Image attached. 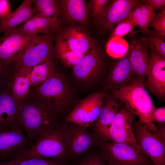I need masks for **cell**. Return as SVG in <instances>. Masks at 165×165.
<instances>
[{
    "label": "cell",
    "instance_id": "obj_6",
    "mask_svg": "<svg viewBox=\"0 0 165 165\" xmlns=\"http://www.w3.org/2000/svg\"><path fill=\"white\" fill-rule=\"evenodd\" d=\"M99 145L101 155L108 165H154L141 149L128 144L108 141Z\"/></svg>",
    "mask_w": 165,
    "mask_h": 165
},
{
    "label": "cell",
    "instance_id": "obj_16",
    "mask_svg": "<svg viewBox=\"0 0 165 165\" xmlns=\"http://www.w3.org/2000/svg\"><path fill=\"white\" fill-rule=\"evenodd\" d=\"M150 65L144 82L157 99L163 101L165 97V59L150 48Z\"/></svg>",
    "mask_w": 165,
    "mask_h": 165
},
{
    "label": "cell",
    "instance_id": "obj_39",
    "mask_svg": "<svg viewBox=\"0 0 165 165\" xmlns=\"http://www.w3.org/2000/svg\"><path fill=\"white\" fill-rule=\"evenodd\" d=\"M161 126L157 129V134L164 141H165V125H161Z\"/></svg>",
    "mask_w": 165,
    "mask_h": 165
},
{
    "label": "cell",
    "instance_id": "obj_8",
    "mask_svg": "<svg viewBox=\"0 0 165 165\" xmlns=\"http://www.w3.org/2000/svg\"><path fill=\"white\" fill-rule=\"evenodd\" d=\"M106 94L105 90L94 92L79 101L66 117V123L92 125L98 117Z\"/></svg>",
    "mask_w": 165,
    "mask_h": 165
},
{
    "label": "cell",
    "instance_id": "obj_29",
    "mask_svg": "<svg viewBox=\"0 0 165 165\" xmlns=\"http://www.w3.org/2000/svg\"><path fill=\"white\" fill-rule=\"evenodd\" d=\"M66 160L45 158H32L23 160L0 161V165H71Z\"/></svg>",
    "mask_w": 165,
    "mask_h": 165
},
{
    "label": "cell",
    "instance_id": "obj_14",
    "mask_svg": "<svg viewBox=\"0 0 165 165\" xmlns=\"http://www.w3.org/2000/svg\"><path fill=\"white\" fill-rule=\"evenodd\" d=\"M103 65L102 55L97 48L87 53L72 68L73 74L80 82L92 83L100 76Z\"/></svg>",
    "mask_w": 165,
    "mask_h": 165
},
{
    "label": "cell",
    "instance_id": "obj_36",
    "mask_svg": "<svg viewBox=\"0 0 165 165\" xmlns=\"http://www.w3.org/2000/svg\"><path fill=\"white\" fill-rule=\"evenodd\" d=\"M12 12L9 1L0 0V22L6 20Z\"/></svg>",
    "mask_w": 165,
    "mask_h": 165
},
{
    "label": "cell",
    "instance_id": "obj_25",
    "mask_svg": "<svg viewBox=\"0 0 165 165\" xmlns=\"http://www.w3.org/2000/svg\"><path fill=\"white\" fill-rule=\"evenodd\" d=\"M55 41L54 56L67 68H73L86 53L80 54L74 52L58 34L55 37Z\"/></svg>",
    "mask_w": 165,
    "mask_h": 165
},
{
    "label": "cell",
    "instance_id": "obj_21",
    "mask_svg": "<svg viewBox=\"0 0 165 165\" xmlns=\"http://www.w3.org/2000/svg\"><path fill=\"white\" fill-rule=\"evenodd\" d=\"M17 30L27 34L36 35L50 33L57 34L60 29V22L55 21L41 15L36 14L32 16Z\"/></svg>",
    "mask_w": 165,
    "mask_h": 165
},
{
    "label": "cell",
    "instance_id": "obj_28",
    "mask_svg": "<svg viewBox=\"0 0 165 165\" xmlns=\"http://www.w3.org/2000/svg\"><path fill=\"white\" fill-rule=\"evenodd\" d=\"M32 3L37 14L60 22L58 16L60 14V10L57 1L32 0Z\"/></svg>",
    "mask_w": 165,
    "mask_h": 165
},
{
    "label": "cell",
    "instance_id": "obj_4",
    "mask_svg": "<svg viewBox=\"0 0 165 165\" xmlns=\"http://www.w3.org/2000/svg\"><path fill=\"white\" fill-rule=\"evenodd\" d=\"M57 34L36 35L29 47L14 64L9 75L21 69L28 70L38 64L53 60V42Z\"/></svg>",
    "mask_w": 165,
    "mask_h": 165
},
{
    "label": "cell",
    "instance_id": "obj_13",
    "mask_svg": "<svg viewBox=\"0 0 165 165\" xmlns=\"http://www.w3.org/2000/svg\"><path fill=\"white\" fill-rule=\"evenodd\" d=\"M134 115L125 107L116 115L109 129L107 141L128 144L141 149L132 130Z\"/></svg>",
    "mask_w": 165,
    "mask_h": 165
},
{
    "label": "cell",
    "instance_id": "obj_41",
    "mask_svg": "<svg viewBox=\"0 0 165 165\" xmlns=\"http://www.w3.org/2000/svg\"></svg>",
    "mask_w": 165,
    "mask_h": 165
},
{
    "label": "cell",
    "instance_id": "obj_18",
    "mask_svg": "<svg viewBox=\"0 0 165 165\" xmlns=\"http://www.w3.org/2000/svg\"><path fill=\"white\" fill-rule=\"evenodd\" d=\"M119 108L117 99L111 94H106L98 117L94 123L96 135L101 141H107L109 129Z\"/></svg>",
    "mask_w": 165,
    "mask_h": 165
},
{
    "label": "cell",
    "instance_id": "obj_32",
    "mask_svg": "<svg viewBox=\"0 0 165 165\" xmlns=\"http://www.w3.org/2000/svg\"><path fill=\"white\" fill-rule=\"evenodd\" d=\"M71 165H108L101 155L89 152L79 160Z\"/></svg>",
    "mask_w": 165,
    "mask_h": 165
},
{
    "label": "cell",
    "instance_id": "obj_33",
    "mask_svg": "<svg viewBox=\"0 0 165 165\" xmlns=\"http://www.w3.org/2000/svg\"><path fill=\"white\" fill-rule=\"evenodd\" d=\"M149 27L155 29L157 34L165 36V9L163 7L158 13L156 14L151 20Z\"/></svg>",
    "mask_w": 165,
    "mask_h": 165
},
{
    "label": "cell",
    "instance_id": "obj_3",
    "mask_svg": "<svg viewBox=\"0 0 165 165\" xmlns=\"http://www.w3.org/2000/svg\"><path fill=\"white\" fill-rule=\"evenodd\" d=\"M58 115L39 100L23 101L20 114L21 124L28 137L32 141L59 124Z\"/></svg>",
    "mask_w": 165,
    "mask_h": 165
},
{
    "label": "cell",
    "instance_id": "obj_15",
    "mask_svg": "<svg viewBox=\"0 0 165 165\" xmlns=\"http://www.w3.org/2000/svg\"><path fill=\"white\" fill-rule=\"evenodd\" d=\"M23 101L14 99L8 89L0 90V130L23 128L20 119Z\"/></svg>",
    "mask_w": 165,
    "mask_h": 165
},
{
    "label": "cell",
    "instance_id": "obj_37",
    "mask_svg": "<svg viewBox=\"0 0 165 165\" xmlns=\"http://www.w3.org/2000/svg\"><path fill=\"white\" fill-rule=\"evenodd\" d=\"M155 122L160 125L164 124L165 122V107L163 106L156 108L151 119V122Z\"/></svg>",
    "mask_w": 165,
    "mask_h": 165
},
{
    "label": "cell",
    "instance_id": "obj_2",
    "mask_svg": "<svg viewBox=\"0 0 165 165\" xmlns=\"http://www.w3.org/2000/svg\"><path fill=\"white\" fill-rule=\"evenodd\" d=\"M35 141L28 149L13 160L45 158L66 160L69 156L66 124H59L42 134Z\"/></svg>",
    "mask_w": 165,
    "mask_h": 165
},
{
    "label": "cell",
    "instance_id": "obj_5",
    "mask_svg": "<svg viewBox=\"0 0 165 165\" xmlns=\"http://www.w3.org/2000/svg\"><path fill=\"white\" fill-rule=\"evenodd\" d=\"M39 100L59 114L68 105L72 93L66 82L56 72L51 77L36 87Z\"/></svg>",
    "mask_w": 165,
    "mask_h": 165
},
{
    "label": "cell",
    "instance_id": "obj_40",
    "mask_svg": "<svg viewBox=\"0 0 165 165\" xmlns=\"http://www.w3.org/2000/svg\"><path fill=\"white\" fill-rule=\"evenodd\" d=\"M5 76L4 70L3 66L0 61V81L2 77Z\"/></svg>",
    "mask_w": 165,
    "mask_h": 165
},
{
    "label": "cell",
    "instance_id": "obj_19",
    "mask_svg": "<svg viewBox=\"0 0 165 165\" xmlns=\"http://www.w3.org/2000/svg\"><path fill=\"white\" fill-rule=\"evenodd\" d=\"M131 68L127 52L123 57L114 63L108 73L106 81L105 90L113 92L129 84L133 74Z\"/></svg>",
    "mask_w": 165,
    "mask_h": 165
},
{
    "label": "cell",
    "instance_id": "obj_7",
    "mask_svg": "<svg viewBox=\"0 0 165 165\" xmlns=\"http://www.w3.org/2000/svg\"><path fill=\"white\" fill-rule=\"evenodd\" d=\"M36 35L16 28L4 33L0 38V61L5 76L9 75L13 65L27 50Z\"/></svg>",
    "mask_w": 165,
    "mask_h": 165
},
{
    "label": "cell",
    "instance_id": "obj_34",
    "mask_svg": "<svg viewBox=\"0 0 165 165\" xmlns=\"http://www.w3.org/2000/svg\"><path fill=\"white\" fill-rule=\"evenodd\" d=\"M134 25L126 19L118 23L111 31L110 38L121 37L130 32L133 29Z\"/></svg>",
    "mask_w": 165,
    "mask_h": 165
},
{
    "label": "cell",
    "instance_id": "obj_20",
    "mask_svg": "<svg viewBox=\"0 0 165 165\" xmlns=\"http://www.w3.org/2000/svg\"><path fill=\"white\" fill-rule=\"evenodd\" d=\"M139 3L135 0L112 1L108 4L101 23L105 29L111 30L118 23L126 20Z\"/></svg>",
    "mask_w": 165,
    "mask_h": 165
},
{
    "label": "cell",
    "instance_id": "obj_10",
    "mask_svg": "<svg viewBox=\"0 0 165 165\" xmlns=\"http://www.w3.org/2000/svg\"><path fill=\"white\" fill-rule=\"evenodd\" d=\"M23 129L0 130V161L12 160L33 145L24 133Z\"/></svg>",
    "mask_w": 165,
    "mask_h": 165
},
{
    "label": "cell",
    "instance_id": "obj_12",
    "mask_svg": "<svg viewBox=\"0 0 165 165\" xmlns=\"http://www.w3.org/2000/svg\"><path fill=\"white\" fill-rule=\"evenodd\" d=\"M69 156H78L101 141L95 134L90 132L88 127L75 123H66Z\"/></svg>",
    "mask_w": 165,
    "mask_h": 165
},
{
    "label": "cell",
    "instance_id": "obj_11",
    "mask_svg": "<svg viewBox=\"0 0 165 165\" xmlns=\"http://www.w3.org/2000/svg\"><path fill=\"white\" fill-rule=\"evenodd\" d=\"M129 58L132 71L137 77L145 81L150 63V47L146 38L134 36L130 38Z\"/></svg>",
    "mask_w": 165,
    "mask_h": 165
},
{
    "label": "cell",
    "instance_id": "obj_1",
    "mask_svg": "<svg viewBox=\"0 0 165 165\" xmlns=\"http://www.w3.org/2000/svg\"><path fill=\"white\" fill-rule=\"evenodd\" d=\"M145 82L138 77L127 86L113 92L112 96L123 102L125 107L133 115L137 116L139 121L154 133L157 129L151 119L156 108L146 89Z\"/></svg>",
    "mask_w": 165,
    "mask_h": 165
},
{
    "label": "cell",
    "instance_id": "obj_9",
    "mask_svg": "<svg viewBox=\"0 0 165 165\" xmlns=\"http://www.w3.org/2000/svg\"><path fill=\"white\" fill-rule=\"evenodd\" d=\"M134 128L135 139L144 154L154 165H165V141L140 121Z\"/></svg>",
    "mask_w": 165,
    "mask_h": 165
},
{
    "label": "cell",
    "instance_id": "obj_23",
    "mask_svg": "<svg viewBox=\"0 0 165 165\" xmlns=\"http://www.w3.org/2000/svg\"><path fill=\"white\" fill-rule=\"evenodd\" d=\"M32 0H24L21 4L3 21L0 22V35L13 30L16 26L26 21L37 14L32 7Z\"/></svg>",
    "mask_w": 165,
    "mask_h": 165
},
{
    "label": "cell",
    "instance_id": "obj_17",
    "mask_svg": "<svg viewBox=\"0 0 165 165\" xmlns=\"http://www.w3.org/2000/svg\"><path fill=\"white\" fill-rule=\"evenodd\" d=\"M75 53L85 54L97 48L94 40L87 31L82 27L71 25L61 30L58 33Z\"/></svg>",
    "mask_w": 165,
    "mask_h": 165
},
{
    "label": "cell",
    "instance_id": "obj_27",
    "mask_svg": "<svg viewBox=\"0 0 165 165\" xmlns=\"http://www.w3.org/2000/svg\"><path fill=\"white\" fill-rule=\"evenodd\" d=\"M27 70L31 86L36 87L44 83L56 73L53 60L42 63Z\"/></svg>",
    "mask_w": 165,
    "mask_h": 165
},
{
    "label": "cell",
    "instance_id": "obj_35",
    "mask_svg": "<svg viewBox=\"0 0 165 165\" xmlns=\"http://www.w3.org/2000/svg\"><path fill=\"white\" fill-rule=\"evenodd\" d=\"M108 2V0H93L91 1L93 15L100 22L104 16Z\"/></svg>",
    "mask_w": 165,
    "mask_h": 165
},
{
    "label": "cell",
    "instance_id": "obj_26",
    "mask_svg": "<svg viewBox=\"0 0 165 165\" xmlns=\"http://www.w3.org/2000/svg\"><path fill=\"white\" fill-rule=\"evenodd\" d=\"M9 83V91L13 97L16 100H23L30 93L31 85L27 70L21 69L12 74Z\"/></svg>",
    "mask_w": 165,
    "mask_h": 165
},
{
    "label": "cell",
    "instance_id": "obj_22",
    "mask_svg": "<svg viewBox=\"0 0 165 165\" xmlns=\"http://www.w3.org/2000/svg\"><path fill=\"white\" fill-rule=\"evenodd\" d=\"M60 14L70 22L84 24L88 23V13L86 4L83 0L57 1Z\"/></svg>",
    "mask_w": 165,
    "mask_h": 165
},
{
    "label": "cell",
    "instance_id": "obj_31",
    "mask_svg": "<svg viewBox=\"0 0 165 165\" xmlns=\"http://www.w3.org/2000/svg\"><path fill=\"white\" fill-rule=\"evenodd\" d=\"M147 39L150 48L165 59V37L157 33V35H150Z\"/></svg>",
    "mask_w": 165,
    "mask_h": 165
},
{
    "label": "cell",
    "instance_id": "obj_38",
    "mask_svg": "<svg viewBox=\"0 0 165 165\" xmlns=\"http://www.w3.org/2000/svg\"><path fill=\"white\" fill-rule=\"evenodd\" d=\"M147 3L154 10L165 7V0H148Z\"/></svg>",
    "mask_w": 165,
    "mask_h": 165
},
{
    "label": "cell",
    "instance_id": "obj_24",
    "mask_svg": "<svg viewBox=\"0 0 165 165\" xmlns=\"http://www.w3.org/2000/svg\"><path fill=\"white\" fill-rule=\"evenodd\" d=\"M156 14L147 3H139L133 9L126 19L134 26L139 27L144 33L149 34L150 32L148 28L149 24Z\"/></svg>",
    "mask_w": 165,
    "mask_h": 165
},
{
    "label": "cell",
    "instance_id": "obj_30",
    "mask_svg": "<svg viewBox=\"0 0 165 165\" xmlns=\"http://www.w3.org/2000/svg\"><path fill=\"white\" fill-rule=\"evenodd\" d=\"M129 44L121 37H114L109 38L106 45L107 53L115 58H120L127 52Z\"/></svg>",
    "mask_w": 165,
    "mask_h": 165
}]
</instances>
